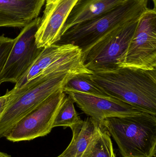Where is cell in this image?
Returning <instances> with one entry per match:
<instances>
[{
    "label": "cell",
    "instance_id": "cell-1",
    "mask_svg": "<svg viewBox=\"0 0 156 157\" xmlns=\"http://www.w3.org/2000/svg\"><path fill=\"white\" fill-rule=\"evenodd\" d=\"M91 77L110 97L156 115V70L122 67Z\"/></svg>",
    "mask_w": 156,
    "mask_h": 157
},
{
    "label": "cell",
    "instance_id": "cell-2",
    "mask_svg": "<svg viewBox=\"0 0 156 157\" xmlns=\"http://www.w3.org/2000/svg\"><path fill=\"white\" fill-rule=\"evenodd\" d=\"M149 0H124L108 13L92 20L71 27L61 36L58 44L78 47L83 59L102 38L117 28L138 19L148 9Z\"/></svg>",
    "mask_w": 156,
    "mask_h": 157
},
{
    "label": "cell",
    "instance_id": "cell-3",
    "mask_svg": "<svg viewBox=\"0 0 156 157\" xmlns=\"http://www.w3.org/2000/svg\"><path fill=\"white\" fill-rule=\"evenodd\" d=\"M100 124L112 136L122 157H155L156 115L140 114L103 119Z\"/></svg>",
    "mask_w": 156,
    "mask_h": 157
},
{
    "label": "cell",
    "instance_id": "cell-4",
    "mask_svg": "<svg viewBox=\"0 0 156 157\" xmlns=\"http://www.w3.org/2000/svg\"><path fill=\"white\" fill-rule=\"evenodd\" d=\"M60 72L32 81L37 83L15 93H11L9 103L0 113V138L5 137L21 119L39 106L76 75Z\"/></svg>",
    "mask_w": 156,
    "mask_h": 157
},
{
    "label": "cell",
    "instance_id": "cell-5",
    "mask_svg": "<svg viewBox=\"0 0 156 157\" xmlns=\"http://www.w3.org/2000/svg\"><path fill=\"white\" fill-rule=\"evenodd\" d=\"M60 72L93 74L85 67L82 52L78 47L70 44H54L43 48L31 67L11 90L14 92L35 78Z\"/></svg>",
    "mask_w": 156,
    "mask_h": 157
},
{
    "label": "cell",
    "instance_id": "cell-6",
    "mask_svg": "<svg viewBox=\"0 0 156 157\" xmlns=\"http://www.w3.org/2000/svg\"><path fill=\"white\" fill-rule=\"evenodd\" d=\"M139 18L117 28L96 43L83 58L85 67L93 72L121 68Z\"/></svg>",
    "mask_w": 156,
    "mask_h": 157
},
{
    "label": "cell",
    "instance_id": "cell-7",
    "mask_svg": "<svg viewBox=\"0 0 156 157\" xmlns=\"http://www.w3.org/2000/svg\"><path fill=\"white\" fill-rule=\"evenodd\" d=\"M67 96L62 88L53 93L16 123L6 139L14 143L47 135L53 128L57 114Z\"/></svg>",
    "mask_w": 156,
    "mask_h": 157
},
{
    "label": "cell",
    "instance_id": "cell-8",
    "mask_svg": "<svg viewBox=\"0 0 156 157\" xmlns=\"http://www.w3.org/2000/svg\"><path fill=\"white\" fill-rule=\"evenodd\" d=\"M122 67L156 70V7L139 17Z\"/></svg>",
    "mask_w": 156,
    "mask_h": 157
},
{
    "label": "cell",
    "instance_id": "cell-9",
    "mask_svg": "<svg viewBox=\"0 0 156 157\" xmlns=\"http://www.w3.org/2000/svg\"><path fill=\"white\" fill-rule=\"evenodd\" d=\"M37 17L22 28L15 38L3 69L1 73L0 81L16 83L31 67L43 50L36 44L35 34L40 23Z\"/></svg>",
    "mask_w": 156,
    "mask_h": 157
},
{
    "label": "cell",
    "instance_id": "cell-10",
    "mask_svg": "<svg viewBox=\"0 0 156 157\" xmlns=\"http://www.w3.org/2000/svg\"><path fill=\"white\" fill-rule=\"evenodd\" d=\"M64 92L73 99L85 114L100 124L103 119L108 117L136 115L145 112L136 106L114 98L93 96L71 90Z\"/></svg>",
    "mask_w": 156,
    "mask_h": 157
},
{
    "label": "cell",
    "instance_id": "cell-11",
    "mask_svg": "<svg viewBox=\"0 0 156 157\" xmlns=\"http://www.w3.org/2000/svg\"><path fill=\"white\" fill-rule=\"evenodd\" d=\"M78 0H46L43 15L35 34L38 48L56 44L62 35L64 25Z\"/></svg>",
    "mask_w": 156,
    "mask_h": 157
},
{
    "label": "cell",
    "instance_id": "cell-12",
    "mask_svg": "<svg viewBox=\"0 0 156 157\" xmlns=\"http://www.w3.org/2000/svg\"><path fill=\"white\" fill-rule=\"evenodd\" d=\"M46 0H0V27L23 28L38 17Z\"/></svg>",
    "mask_w": 156,
    "mask_h": 157
},
{
    "label": "cell",
    "instance_id": "cell-13",
    "mask_svg": "<svg viewBox=\"0 0 156 157\" xmlns=\"http://www.w3.org/2000/svg\"><path fill=\"white\" fill-rule=\"evenodd\" d=\"M124 0H78L64 25L62 35L73 26L108 13Z\"/></svg>",
    "mask_w": 156,
    "mask_h": 157
},
{
    "label": "cell",
    "instance_id": "cell-14",
    "mask_svg": "<svg viewBox=\"0 0 156 157\" xmlns=\"http://www.w3.org/2000/svg\"><path fill=\"white\" fill-rule=\"evenodd\" d=\"M101 125L89 117L70 127L72 140L67 149L61 154L63 157H80L98 133Z\"/></svg>",
    "mask_w": 156,
    "mask_h": 157
},
{
    "label": "cell",
    "instance_id": "cell-15",
    "mask_svg": "<svg viewBox=\"0 0 156 157\" xmlns=\"http://www.w3.org/2000/svg\"><path fill=\"white\" fill-rule=\"evenodd\" d=\"M111 135L101 125L80 157H114Z\"/></svg>",
    "mask_w": 156,
    "mask_h": 157
},
{
    "label": "cell",
    "instance_id": "cell-16",
    "mask_svg": "<svg viewBox=\"0 0 156 157\" xmlns=\"http://www.w3.org/2000/svg\"><path fill=\"white\" fill-rule=\"evenodd\" d=\"M62 89L64 92L71 90L93 96L111 98L92 79L91 74H88L74 75L67 82Z\"/></svg>",
    "mask_w": 156,
    "mask_h": 157
},
{
    "label": "cell",
    "instance_id": "cell-17",
    "mask_svg": "<svg viewBox=\"0 0 156 157\" xmlns=\"http://www.w3.org/2000/svg\"><path fill=\"white\" fill-rule=\"evenodd\" d=\"M73 99L67 96L65 101L60 109L54 121L53 128L62 126L64 128H70L82 121L75 109Z\"/></svg>",
    "mask_w": 156,
    "mask_h": 157
},
{
    "label": "cell",
    "instance_id": "cell-18",
    "mask_svg": "<svg viewBox=\"0 0 156 157\" xmlns=\"http://www.w3.org/2000/svg\"><path fill=\"white\" fill-rule=\"evenodd\" d=\"M14 41L15 38L5 36L4 34L0 35V76ZM1 84L0 81V85Z\"/></svg>",
    "mask_w": 156,
    "mask_h": 157
},
{
    "label": "cell",
    "instance_id": "cell-19",
    "mask_svg": "<svg viewBox=\"0 0 156 157\" xmlns=\"http://www.w3.org/2000/svg\"><path fill=\"white\" fill-rule=\"evenodd\" d=\"M11 94L10 90H7L4 95L0 96V113L9 103Z\"/></svg>",
    "mask_w": 156,
    "mask_h": 157
},
{
    "label": "cell",
    "instance_id": "cell-20",
    "mask_svg": "<svg viewBox=\"0 0 156 157\" xmlns=\"http://www.w3.org/2000/svg\"><path fill=\"white\" fill-rule=\"evenodd\" d=\"M0 157H12L11 156L8 155L6 153H3V152L0 151Z\"/></svg>",
    "mask_w": 156,
    "mask_h": 157
},
{
    "label": "cell",
    "instance_id": "cell-21",
    "mask_svg": "<svg viewBox=\"0 0 156 157\" xmlns=\"http://www.w3.org/2000/svg\"><path fill=\"white\" fill-rule=\"evenodd\" d=\"M57 157H62V156L61 155H60L59 156H58Z\"/></svg>",
    "mask_w": 156,
    "mask_h": 157
},
{
    "label": "cell",
    "instance_id": "cell-22",
    "mask_svg": "<svg viewBox=\"0 0 156 157\" xmlns=\"http://www.w3.org/2000/svg\"><path fill=\"white\" fill-rule=\"evenodd\" d=\"M114 157H116V155H115Z\"/></svg>",
    "mask_w": 156,
    "mask_h": 157
}]
</instances>
